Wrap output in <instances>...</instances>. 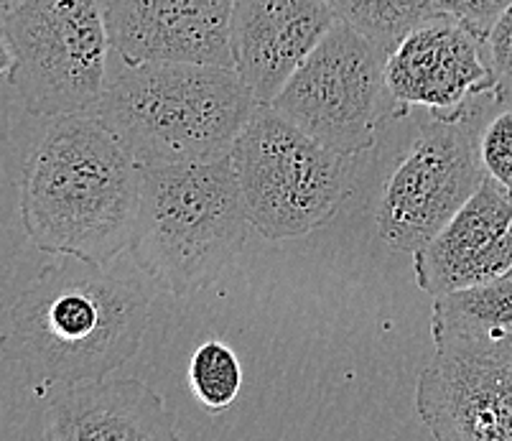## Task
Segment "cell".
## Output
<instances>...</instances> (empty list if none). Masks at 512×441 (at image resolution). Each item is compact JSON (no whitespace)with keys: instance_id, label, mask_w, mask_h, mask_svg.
I'll use <instances>...</instances> for the list:
<instances>
[{"instance_id":"obj_4","label":"cell","mask_w":512,"mask_h":441,"mask_svg":"<svg viewBox=\"0 0 512 441\" xmlns=\"http://www.w3.org/2000/svg\"><path fill=\"white\" fill-rule=\"evenodd\" d=\"M250 222L232 156L141 166V204L130 258L161 291L184 296L237 258Z\"/></svg>"},{"instance_id":"obj_13","label":"cell","mask_w":512,"mask_h":441,"mask_svg":"<svg viewBox=\"0 0 512 441\" xmlns=\"http://www.w3.org/2000/svg\"><path fill=\"white\" fill-rule=\"evenodd\" d=\"M413 255L416 281L428 296L502 276L512 268V197L484 176L462 210Z\"/></svg>"},{"instance_id":"obj_5","label":"cell","mask_w":512,"mask_h":441,"mask_svg":"<svg viewBox=\"0 0 512 441\" xmlns=\"http://www.w3.org/2000/svg\"><path fill=\"white\" fill-rule=\"evenodd\" d=\"M250 227L265 240L304 238L349 199V156L332 151L271 105H260L230 151Z\"/></svg>"},{"instance_id":"obj_2","label":"cell","mask_w":512,"mask_h":441,"mask_svg":"<svg viewBox=\"0 0 512 441\" xmlns=\"http://www.w3.org/2000/svg\"><path fill=\"white\" fill-rule=\"evenodd\" d=\"M141 164L92 113L59 115L23 164L21 222L46 255L110 263L138 225Z\"/></svg>"},{"instance_id":"obj_9","label":"cell","mask_w":512,"mask_h":441,"mask_svg":"<svg viewBox=\"0 0 512 441\" xmlns=\"http://www.w3.org/2000/svg\"><path fill=\"white\" fill-rule=\"evenodd\" d=\"M416 411L441 441H512V334L436 345Z\"/></svg>"},{"instance_id":"obj_8","label":"cell","mask_w":512,"mask_h":441,"mask_svg":"<svg viewBox=\"0 0 512 441\" xmlns=\"http://www.w3.org/2000/svg\"><path fill=\"white\" fill-rule=\"evenodd\" d=\"M482 108L426 123L383 184L377 235L398 253H416L462 210L484 181L479 159Z\"/></svg>"},{"instance_id":"obj_10","label":"cell","mask_w":512,"mask_h":441,"mask_svg":"<svg viewBox=\"0 0 512 441\" xmlns=\"http://www.w3.org/2000/svg\"><path fill=\"white\" fill-rule=\"evenodd\" d=\"M385 80L400 113L426 108L436 118L467 113L497 90L484 41L446 13L421 23L390 51Z\"/></svg>"},{"instance_id":"obj_14","label":"cell","mask_w":512,"mask_h":441,"mask_svg":"<svg viewBox=\"0 0 512 441\" xmlns=\"http://www.w3.org/2000/svg\"><path fill=\"white\" fill-rule=\"evenodd\" d=\"M51 441H176L164 398L141 380H85L51 393L44 416Z\"/></svg>"},{"instance_id":"obj_20","label":"cell","mask_w":512,"mask_h":441,"mask_svg":"<svg viewBox=\"0 0 512 441\" xmlns=\"http://www.w3.org/2000/svg\"><path fill=\"white\" fill-rule=\"evenodd\" d=\"M446 16L456 18L464 29L472 31L477 39H487L492 23L500 18V13L510 6L512 0H436Z\"/></svg>"},{"instance_id":"obj_15","label":"cell","mask_w":512,"mask_h":441,"mask_svg":"<svg viewBox=\"0 0 512 441\" xmlns=\"http://www.w3.org/2000/svg\"><path fill=\"white\" fill-rule=\"evenodd\" d=\"M431 334L434 345L512 334V268L490 281L434 296Z\"/></svg>"},{"instance_id":"obj_18","label":"cell","mask_w":512,"mask_h":441,"mask_svg":"<svg viewBox=\"0 0 512 441\" xmlns=\"http://www.w3.org/2000/svg\"><path fill=\"white\" fill-rule=\"evenodd\" d=\"M479 159L484 174L512 197V102H500V110L479 128Z\"/></svg>"},{"instance_id":"obj_7","label":"cell","mask_w":512,"mask_h":441,"mask_svg":"<svg viewBox=\"0 0 512 441\" xmlns=\"http://www.w3.org/2000/svg\"><path fill=\"white\" fill-rule=\"evenodd\" d=\"M385 64L388 51L337 18L271 108L332 151L357 156L372 148L398 105L388 92Z\"/></svg>"},{"instance_id":"obj_11","label":"cell","mask_w":512,"mask_h":441,"mask_svg":"<svg viewBox=\"0 0 512 441\" xmlns=\"http://www.w3.org/2000/svg\"><path fill=\"white\" fill-rule=\"evenodd\" d=\"M232 6L235 0H102V13L110 46L128 67H232Z\"/></svg>"},{"instance_id":"obj_1","label":"cell","mask_w":512,"mask_h":441,"mask_svg":"<svg viewBox=\"0 0 512 441\" xmlns=\"http://www.w3.org/2000/svg\"><path fill=\"white\" fill-rule=\"evenodd\" d=\"M21 291L0 334L6 352L36 393L100 380L141 350L151 317L146 273L120 255L92 263L57 255Z\"/></svg>"},{"instance_id":"obj_6","label":"cell","mask_w":512,"mask_h":441,"mask_svg":"<svg viewBox=\"0 0 512 441\" xmlns=\"http://www.w3.org/2000/svg\"><path fill=\"white\" fill-rule=\"evenodd\" d=\"M0 31L11 49L8 82L36 118L92 113L107 87L102 0H16Z\"/></svg>"},{"instance_id":"obj_22","label":"cell","mask_w":512,"mask_h":441,"mask_svg":"<svg viewBox=\"0 0 512 441\" xmlns=\"http://www.w3.org/2000/svg\"><path fill=\"white\" fill-rule=\"evenodd\" d=\"M11 3H16V0H0V11H6V8L11 6Z\"/></svg>"},{"instance_id":"obj_16","label":"cell","mask_w":512,"mask_h":441,"mask_svg":"<svg viewBox=\"0 0 512 441\" xmlns=\"http://www.w3.org/2000/svg\"><path fill=\"white\" fill-rule=\"evenodd\" d=\"M337 18L347 21L365 39L393 51L413 29L441 16L436 0H329Z\"/></svg>"},{"instance_id":"obj_3","label":"cell","mask_w":512,"mask_h":441,"mask_svg":"<svg viewBox=\"0 0 512 441\" xmlns=\"http://www.w3.org/2000/svg\"><path fill=\"white\" fill-rule=\"evenodd\" d=\"M258 100L232 67L133 64L102 92L100 118L141 166L227 156Z\"/></svg>"},{"instance_id":"obj_17","label":"cell","mask_w":512,"mask_h":441,"mask_svg":"<svg viewBox=\"0 0 512 441\" xmlns=\"http://www.w3.org/2000/svg\"><path fill=\"white\" fill-rule=\"evenodd\" d=\"M189 388L209 413L232 408L242 388V368L232 347L222 340H207L189 360Z\"/></svg>"},{"instance_id":"obj_19","label":"cell","mask_w":512,"mask_h":441,"mask_svg":"<svg viewBox=\"0 0 512 441\" xmlns=\"http://www.w3.org/2000/svg\"><path fill=\"white\" fill-rule=\"evenodd\" d=\"M484 54L495 74L497 100L512 102V3L492 23L490 34L484 39Z\"/></svg>"},{"instance_id":"obj_12","label":"cell","mask_w":512,"mask_h":441,"mask_svg":"<svg viewBox=\"0 0 512 441\" xmlns=\"http://www.w3.org/2000/svg\"><path fill=\"white\" fill-rule=\"evenodd\" d=\"M334 21L337 13L329 0H235L232 67L258 105H273Z\"/></svg>"},{"instance_id":"obj_21","label":"cell","mask_w":512,"mask_h":441,"mask_svg":"<svg viewBox=\"0 0 512 441\" xmlns=\"http://www.w3.org/2000/svg\"><path fill=\"white\" fill-rule=\"evenodd\" d=\"M11 49H8L6 39H3V31H0V74H8L11 69Z\"/></svg>"}]
</instances>
